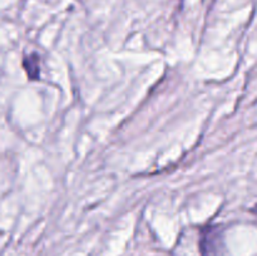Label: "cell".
I'll use <instances>...</instances> for the list:
<instances>
[{
    "mask_svg": "<svg viewBox=\"0 0 257 256\" xmlns=\"http://www.w3.org/2000/svg\"><path fill=\"white\" fill-rule=\"evenodd\" d=\"M222 236L218 226L207 225L201 231V253L202 256H218Z\"/></svg>",
    "mask_w": 257,
    "mask_h": 256,
    "instance_id": "1",
    "label": "cell"
},
{
    "mask_svg": "<svg viewBox=\"0 0 257 256\" xmlns=\"http://www.w3.org/2000/svg\"><path fill=\"white\" fill-rule=\"evenodd\" d=\"M39 60L40 58L37 53H30L24 58V68L27 70L28 77L32 80H37L40 78Z\"/></svg>",
    "mask_w": 257,
    "mask_h": 256,
    "instance_id": "2",
    "label": "cell"
},
{
    "mask_svg": "<svg viewBox=\"0 0 257 256\" xmlns=\"http://www.w3.org/2000/svg\"><path fill=\"white\" fill-rule=\"evenodd\" d=\"M252 212H253V213H256V215H257V205L255 206V207L252 208Z\"/></svg>",
    "mask_w": 257,
    "mask_h": 256,
    "instance_id": "3",
    "label": "cell"
}]
</instances>
